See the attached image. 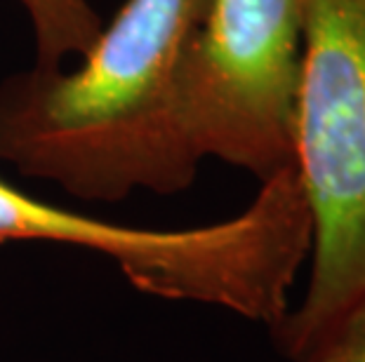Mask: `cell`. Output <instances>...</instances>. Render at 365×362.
Returning a JSON list of instances; mask_svg holds the SVG:
<instances>
[{
    "mask_svg": "<svg viewBox=\"0 0 365 362\" xmlns=\"http://www.w3.org/2000/svg\"><path fill=\"white\" fill-rule=\"evenodd\" d=\"M299 73L297 0H210L180 75L182 125L200 160L259 181L294 165Z\"/></svg>",
    "mask_w": 365,
    "mask_h": 362,
    "instance_id": "277c9868",
    "label": "cell"
},
{
    "mask_svg": "<svg viewBox=\"0 0 365 362\" xmlns=\"http://www.w3.org/2000/svg\"><path fill=\"white\" fill-rule=\"evenodd\" d=\"M297 3L294 169L312 214V275L271 329L292 362L365 292V0Z\"/></svg>",
    "mask_w": 365,
    "mask_h": 362,
    "instance_id": "3957f363",
    "label": "cell"
},
{
    "mask_svg": "<svg viewBox=\"0 0 365 362\" xmlns=\"http://www.w3.org/2000/svg\"><path fill=\"white\" fill-rule=\"evenodd\" d=\"M10 240L95 252L142 294L217 306L274 329L312 254V214L294 165L264 179L236 217L168 230L66 210L0 179V243Z\"/></svg>",
    "mask_w": 365,
    "mask_h": 362,
    "instance_id": "7a4b0ae2",
    "label": "cell"
},
{
    "mask_svg": "<svg viewBox=\"0 0 365 362\" xmlns=\"http://www.w3.org/2000/svg\"><path fill=\"white\" fill-rule=\"evenodd\" d=\"M210 0H125L81 64L0 80V160L88 203L186 191L203 163L180 113L186 50Z\"/></svg>",
    "mask_w": 365,
    "mask_h": 362,
    "instance_id": "6da1fadb",
    "label": "cell"
},
{
    "mask_svg": "<svg viewBox=\"0 0 365 362\" xmlns=\"http://www.w3.org/2000/svg\"><path fill=\"white\" fill-rule=\"evenodd\" d=\"M297 362H365V292Z\"/></svg>",
    "mask_w": 365,
    "mask_h": 362,
    "instance_id": "8992f818",
    "label": "cell"
},
{
    "mask_svg": "<svg viewBox=\"0 0 365 362\" xmlns=\"http://www.w3.org/2000/svg\"><path fill=\"white\" fill-rule=\"evenodd\" d=\"M31 21L36 64L59 68L66 57L81 59L102 31L90 0H17Z\"/></svg>",
    "mask_w": 365,
    "mask_h": 362,
    "instance_id": "5b68a950",
    "label": "cell"
}]
</instances>
